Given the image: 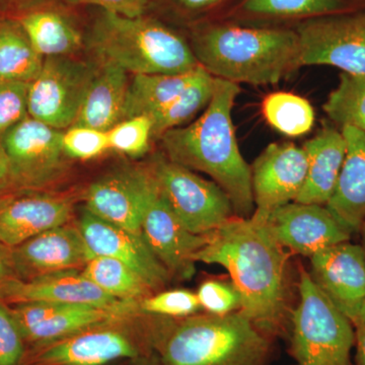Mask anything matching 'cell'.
Segmentation results:
<instances>
[{"mask_svg":"<svg viewBox=\"0 0 365 365\" xmlns=\"http://www.w3.org/2000/svg\"><path fill=\"white\" fill-rule=\"evenodd\" d=\"M72 6H93L100 7L101 11L137 18L145 16L155 0H64Z\"/></svg>","mask_w":365,"mask_h":365,"instance_id":"cell-40","label":"cell"},{"mask_svg":"<svg viewBox=\"0 0 365 365\" xmlns=\"http://www.w3.org/2000/svg\"><path fill=\"white\" fill-rule=\"evenodd\" d=\"M28 83L0 79V139L28 114Z\"/></svg>","mask_w":365,"mask_h":365,"instance_id":"cell-38","label":"cell"},{"mask_svg":"<svg viewBox=\"0 0 365 365\" xmlns=\"http://www.w3.org/2000/svg\"><path fill=\"white\" fill-rule=\"evenodd\" d=\"M201 309L215 316L241 311L242 297L230 281L209 279L201 283L196 292Z\"/></svg>","mask_w":365,"mask_h":365,"instance_id":"cell-36","label":"cell"},{"mask_svg":"<svg viewBox=\"0 0 365 365\" xmlns=\"http://www.w3.org/2000/svg\"><path fill=\"white\" fill-rule=\"evenodd\" d=\"M141 234L170 277H193L194 256L207 244V235H195L184 227L160 193L158 182L144 211Z\"/></svg>","mask_w":365,"mask_h":365,"instance_id":"cell-15","label":"cell"},{"mask_svg":"<svg viewBox=\"0 0 365 365\" xmlns=\"http://www.w3.org/2000/svg\"><path fill=\"white\" fill-rule=\"evenodd\" d=\"M157 181L150 165H126L91 182L85 207L113 225L141 234V222Z\"/></svg>","mask_w":365,"mask_h":365,"instance_id":"cell-12","label":"cell"},{"mask_svg":"<svg viewBox=\"0 0 365 365\" xmlns=\"http://www.w3.org/2000/svg\"><path fill=\"white\" fill-rule=\"evenodd\" d=\"M0 299L9 304L48 302L138 311L137 302L114 299L86 278L81 270L63 271L30 281H14Z\"/></svg>","mask_w":365,"mask_h":365,"instance_id":"cell-20","label":"cell"},{"mask_svg":"<svg viewBox=\"0 0 365 365\" xmlns=\"http://www.w3.org/2000/svg\"><path fill=\"white\" fill-rule=\"evenodd\" d=\"M353 2L360 4V6H365V0H351Z\"/></svg>","mask_w":365,"mask_h":365,"instance_id":"cell-46","label":"cell"},{"mask_svg":"<svg viewBox=\"0 0 365 365\" xmlns=\"http://www.w3.org/2000/svg\"><path fill=\"white\" fill-rule=\"evenodd\" d=\"M76 225L91 256L109 257L126 264L145 281L153 294L169 284L172 277L148 248L143 235L108 222L86 207L81 209Z\"/></svg>","mask_w":365,"mask_h":365,"instance_id":"cell-16","label":"cell"},{"mask_svg":"<svg viewBox=\"0 0 365 365\" xmlns=\"http://www.w3.org/2000/svg\"><path fill=\"white\" fill-rule=\"evenodd\" d=\"M28 351L11 307L0 299V365H24Z\"/></svg>","mask_w":365,"mask_h":365,"instance_id":"cell-37","label":"cell"},{"mask_svg":"<svg viewBox=\"0 0 365 365\" xmlns=\"http://www.w3.org/2000/svg\"><path fill=\"white\" fill-rule=\"evenodd\" d=\"M125 362H120V364H112V365H124Z\"/></svg>","mask_w":365,"mask_h":365,"instance_id":"cell-47","label":"cell"},{"mask_svg":"<svg viewBox=\"0 0 365 365\" xmlns=\"http://www.w3.org/2000/svg\"><path fill=\"white\" fill-rule=\"evenodd\" d=\"M44 57L16 19H0V79L30 83L39 73Z\"/></svg>","mask_w":365,"mask_h":365,"instance_id":"cell-29","label":"cell"},{"mask_svg":"<svg viewBox=\"0 0 365 365\" xmlns=\"http://www.w3.org/2000/svg\"><path fill=\"white\" fill-rule=\"evenodd\" d=\"M150 317L153 352L162 365H269L272 339L242 312Z\"/></svg>","mask_w":365,"mask_h":365,"instance_id":"cell-4","label":"cell"},{"mask_svg":"<svg viewBox=\"0 0 365 365\" xmlns=\"http://www.w3.org/2000/svg\"><path fill=\"white\" fill-rule=\"evenodd\" d=\"M138 312L132 309H114L102 307L71 304L51 318L34 327L24 334V338L29 350H31L85 330L88 327Z\"/></svg>","mask_w":365,"mask_h":365,"instance_id":"cell-27","label":"cell"},{"mask_svg":"<svg viewBox=\"0 0 365 365\" xmlns=\"http://www.w3.org/2000/svg\"><path fill=\"white\" fill-rule=\"evenodd\" d=\"M0 1H2V0H0Z\"/></svg>","mask_w":365,"mask_h":365,"instance_id":"cell-48","label":"cell"},{"mask_svg":"<svg viewBox=\"0 0 365 365\" xmlns=\"http://www.w3.org/2000/svg\"><path fill=\"white\" fill-rule=\"evenodd\" d=\"M98 64L71 56L46 57L29 83V116L64 131L78 119Z\"/></svg>","mask_w":365,"mask_h":365,"instance_id":"cell-10","label":"cell"},{"mask_svg":"<svg viewBox=\"0 0 365 365\" xmlns=\"http://www.w3.org/2000/svg\"><path fill=\"white\" fill-rule=\"evenodd\" d=\"M263 225L281 247L309 258L352 237L326 206L316 204L288 203Z\"/></svg>","mask_w":365,"mask_h":365,"instance_id":"cell-18","label":"cell"},{"mask_svg":"<svg viewBox=\"0 0 365 365\" xmlns=\"http://www.w3.org/2000/svg\"><path fill=\"white\" fill-rule=\"evenodd\" d=\"M41 56H71L83 47L81 30L68 14L53 6H36L16 19Z\"/></svg>","mask_w":365,"mask_h":365,"instance_id":"cell-25","label":"cell"},{"mask_svg":"<svg viewBox=\"0 0 365 365\" xmlns=\"http://www.w3.org/2000/svg\"><path fill=\"white\" fill-rule=\"evenodd\" d=\"M11 179H9V165L6 158L0 150V193L11 190Z\"/></svg>","mask_w":365,"mask_h":365,"instance_id":"cell-43","label":"cell"},{"mask_svg":"<svg viewBox=\"0 0 365 365\" xmlns=\"http://www.w3.org/2000/svg\"><path fill=\"white\" fill-rule=\"evenodd\" d=\"M215 76L202 66L197 68L193 81L163 109L151 115L153 139H160L165 132L186 126L206 109L215 91Z\"/></svg>","mask_w":365,"mask_h":365,"instance_id":"cell-28","label":"cell"},{"mask_svg":"<svg viewBox=\"0 0 365 365\" xmlns=\"http://www.w3.org/2000/svg\"><path fill=\"white\" fill-rule=\"evenodd\" d=\"M351 0H235L217 20L259 26H295L302 21L350 11Z\"/></svg>","mask_w":365,"mask_h":365,"instance_id":"cell-21","label":"cell"},{"mask_svg":"<svg viewBox=\"0 0 365 365\" xmlns=\"http://www.w3.org/2000/svg\"><path fill=\"white\" fill-rule=\"evenodd\" d=\"M62 144L68 158L88 160L110 150L107 132L72 125L63 131Z\"/></svg>","mask_w":365,"mask_h":365,"instance_id":"cell-35","label":"cell"},{"mask_svg":"<svg viewBox=\"0 0 365 365\" xmlns=\"http://www.w3.org/2000/svg\"><path fill=\"white\" fill-rule=\"evenodd\" d=\"M309 259V274L314 285L352 324L365 302V257L361 246L343 242Z\"/></svg>","mask_w":365,"mask_h":365,"instance_id":"cell-17","label":"cell"},{"mask_svg":"<svg viewBox=\"0 0 365 365\" xmlns=\"http://www.w3.org/2000/svg\"><path fill=\"white\" fill-rule=\"evenodd\" d=\"M200 309L196 292L188 289L162 290L138 302L140 313L165 318H186Z\"/></svg>","mask_w":365,"mask_h":365,"instance_id":"cell-33","label":"cell"},{"mask_svg":"<svg viewBox=\"0 0 365 365\" xmlns=\"http://www.w3.org/2000/svg\"><path fill=\"white\" fill-rule=\"evenodd\" d=\"M16 280L19 278L11 260V249L0 242V295Z\"/></svg>","mask_w":365,"mask_h":365,"instance_id":"cell-42","label":"cell"},{"mask_svg":"<svg viewBox=\"0 0 365 365\" xmlns=\"http://www.w3.org/2000/svg\"><path fill=\"white\" fill-rule=\"evenodd\" d=\"M90 44L102 62L133 74H184L200 66L189 40L151 16L127 18L101 11Z\"/></svg>","mask_w":365,"mask_h":365,"instance_id":"cell-5","label":"cell"},{"mask_svg":"<svg viewBox=\"0 0 365 365\" xmlns=\"http://www.w3.org/2000/svg\"><path fill=\"white\" fill-rule=\"evenodd\" d=\"M299 34L302 66H327L365 76V6L302 21Z\"/></svg>","mask_w":365,"mask_h":365,"instance_id":"cell-11","label":"cell"},{"mask_svg":"<svg viewBox=\"0 0 365 365\" xmlns=\"http://www.w3.org/2000/svg\"><path fill=\"white\" fill-rule=\"evenodd\" d=\"M148 165L160 193L190 232L208 235L235 217L227 193L212 180L203 179L163 153L155 155Z\"/></svg>","mask_w":365,"mask_h":365,"instance_id":"cell-8","label":"cell"},{"mask_svg":"<svg viewBox=\"0 0 365 365\" xmlns=\"http://www.w3.org/2000/svg\"><path fill=\"white\" fill-rule=\"evenodd\" d=\"M307 158V174L304 188L294 202L326 206L339 179L346 150L341 129L329 123L302 145Z\"/></svg>","mask_w":365,"mask_h":365,"instance_id":"cell-22","label":"cell"},{"mask_svg":"<svg viewBox=\"0 0 365 365\" xmlns=\"http://www.w3.org/2000/svg\"><path fill=\"white\" fill-rule=\"evenodd\" d=\"M299 302L292 314L290 352L295 365H352L354 329L302 269Z\"/></svg>","mask_w":365,"mask_h":365,"instance_id":"cell-7","label":"cell"},{"mask_svg":"<svg viewBox=\"0 0 365 365\" xmlns=\"http://www.w3.org/2000/svg\"><path fill=\"white\" fill-rule=\"evenodd\" d=\"M323 110L338 128L351 127L365 133V76L341 72Z\"/></svg>","mask_w":365,"mask_h":365,"instance_id":"cell-32","label":"cell"},{"mask_svg":"<svg viewBox=\"0 0 365 365\" xmlns=\"http://www.w3.org/2000/svg\"><path fill=\"white\" fill-rule=\"evenodd\" d=\"M81 273L98 288L122 302H137L153 294L145 281L126 264L109 257H91Z\"/></svg>","mask_w":365,"mask_h":365,"instance_id":"cell-30","label":"cell"},{"mask_svg":"<svg viewBox=\"0 0 365 365\" xmlns=\"http://www.w3.org/2000/svg\"><path fill=\"white\" fill-rule=\"evenodd\" d=\"M194 261L222 266L241 294L240 312L270 339L282 332L287 255L263 223L235 216L207 235Z\"/></svg>","mask_w":365,"mask_h":365,"instance_id":"cell-1","label":"cell"},{"mask_svg":"<svg viewBox=\"0 0 365 365\" xmlns=\"http://www.w3.org/2000/svg\"><path fill=\"white\" fill-rule=\"evenodd\" d=\"M63 131L26 116L0 139L11 189L47 190L66 172Z\"/></svg>","mask_w":365,"mask_h":365,"instance_id":"cell-9","label":"cell"},{"mask_svg":"<svg viewBox=\"0 0 365 365\" xmlns=\"http://www.w3.org/2000/svg\"><path fill=\"white\" fill-rule=\"evenodd\" d=\"M352 326L354 329V346L356 348L352 365H365V302Z\"/></svg>","mask_w":365,"mask_h":365,"instance_id":"cell-41","label":"cell"},{"mask_svg":"<svg viewBox=\"0 0 365 365\" xmlns=\"http://www.w3.org/2000/svg\"><path fill=\"white\" fill-rule=\"evenodd\" d=\"M262 115L276 131L288 137L306 135L316 121L309 100L289 91H274L262 101Z\"/></svg>","mask_w":365,"mask_h":365,"instance_id":"cell-31","label":"cell"},{"mask_svg":"<svg viewBox=\"0 0 365 365\" xmlns=\"http://www.w3.org/2000/svg\"><path fill=\"white\" fill-rule=\"evenodd\" d=\"M197 68L184 74H134L127 93L122 121L143 115L150 117L160 111L179 97L193 81Z\"/></svg>","mask_w":365,"mask_h":365,"instance_id":"cell-26","label":"cell"},{"mask_svg":"<svg viewBox=\"0 0 365 365\" xmlns=\"http://www.w3.org/2000/svg\"><path fill=\"white\" fill-rule=\"evenodd\" d=\"M240 93L237 83L215 78L212 98L202 114L158 140L165 157L207 175L227 193L235 216L250 218L255 210L251 165L240 150L232 122Z\"/></svg>","mask_w":365,"mask_h":365,"instance_id":"cell-2","label":"cell"},{"mask_svg":"<svg viewBox=\"0 0 365 365\" xmlns=\"http://www.w3.org/2000/svg\"><path fill=\"white\" fill-rule=\"evenodd\" d=\"M11 254L14 270L21 281L81 270L93 257L78 225L71 222L36 235L11 248Z\"/></svg>","mask_w":365,"mask_h":365,"instance_id":"cell-19","label":"cell"},{"mask_svg":"<svg viewBox=\"0 0 365 365\" xmlns=\"http://www.w3.org/2000/svg\"><path fill=\"white\" fill-rule=\"evenodd\" d=\"M189 42L206 71L237 85H275L302 67L294 26L211 20L191 26Z\"/></svg>","mask_w":365,"mask_h":365,"instance_id":"cell-3","label":"cell"},{"mask_svg":"<svg viewBox=\"0 0 365 365\" xmlns=\"http://www.w3.org/2000/svg\"><path fill=\"white\" fill-rule=\"evenodd\" d=\"M360 235V246H361L362 251H364V257H365V220L364 223H362L361 227H360V230L359 232Z\"/></svg>","mask_w":365,"mask_h":365,"instance_id":"cell-45","label":"cell"},{"mask_svg":"<svg viewBox=\"0 0 365 365\" xmlns=\"http://www.w3.org/2000/svg\"><path fill=\"white\" fill-rule=\"evenodd\" d=\"M153 352L150 314H126L29 350L24 365H112Z\"/></svg>","mask_w":365,"mask_h":365,"instance_id":"cell-6","label":"cell"},{"mask_svg":"<svg viewBox=\"0 0 365 365\" xmlns=\"http://www.w3.org/2000/svg\"><path fill=\"white\" fill-rule=\"evenodd\" d=\"M72 197L47 190L0 193V242L11 249L46 230L71 222Z\"/></svg>","mask_w":365,"mask_h":365,"instance_id":"cell-14","label":"cell"},{"mask_svg":"<svg viewBox=\"0 0 365 365\" xmlns=\"http://www.w3.org/2000/svg\"><path fill=\"white\" fill-rule=\"evenodd\" d=\"M107 134L110 150L139 157L150 148L153 124L148 116L131 117L113 126Z\"/></svg>","mask_w":365,"mask_h":365,"instance_id":"cell-34","label":"cell"},{"mask_svg":"<svg viewBox=\"0 0 365 365\" xmlns=\"http://www.w3.org/2000/svg\"><path fill=\"white\" fill-rule=\"evenodd\" d=\"M129 86L128 72L115 64L102 62L73 125L109 131L123 119Z\"/></svg>","mask_w":365,"mask_h":365,"instance_id":"cell-24","label":"cell"},{"mask_svg":"<svg viewBox=\"0 0 365 365\" xmlns=\"http://www.w3.org/2000/svg\"><path fill=\"white\" fill-rule=\"evenodd\" d=\"M345 137L346 155L330 201L326 207L350 235L359 234L365 220V133L341 128Z\"/></svg>","mask_w":365,"mask_h":365,"instance_id":"cell-23","label":"cell"},{"mask_svg":"<svg viewBox=\"0 0 365 365\" xmlns=\"http://www.w3.org/2000/svg\"><path fill=\"white\" fill-rule=\"evenodd\" d=\"M124 365H162L155 353L125 362Z\"/></svg>","mask_w":365,"mask_h":365,"instance_id":"cell-44","label":"cell"},{"mask_svg":"<svg viewBox=\"0 0 365 365\" xmlns=\"http://www.w3.org/2000/svg\"><path fill=\"white\" fill-rule=\"evenodd\" d=\"M307 158L294 143H270L251 165L254 222L264 223L276 209L294 202L304 188Z\"/></svg>","mask_w":365,"mask_h":365,"instance_id":"cell-13","label":"cell"},{"mask_svg":"<svg viewBox=\"0 0 365 365\" xmlns=\"http://www.w3.org/2000/svg\"><path fill=\"white\" fill-rule=\"evenodd\" d=\"M235 1V0H163V4L174 18L182 23H190L193 26L211 21L213 14L222 13L220 18Z\"/></svg>","mask_w":365,"mask_h":365,"instance_id":"cell-39","label":"cell"}]
</instances>
